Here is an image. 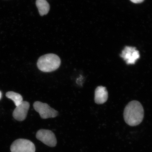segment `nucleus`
Listing matches in <instances>:
<instances>
[{
  "mask_svg": "<svg viewBox=\"0 0 152 152\" xmlns=\"http://www.w3.org/2000/svg\"><path fill=\"white\" fill-rule=\"evenodd\" d=\"M36 137L49 147H56L57 140L56 136L52 131L45 129H41L38 131L36 134Z\"/></svg>",
  "mask_w": 152,
  "mask_h": 152,
  "instance_id": "5",
  "label": "nucleus"
},
{
  "mask_svg": "<svg viewBox=\"0 0 152 152\" xmlns=\"http://www.w3.org/2000/svg\"><path fill=\"white\" fill-rule=\"evenodd\" d=\"M6 96L7 98L12 100L16 106H18L23 102L22 96L18 93L10 91L6 93Z\"/></svg>",
  "mask_w": 152,
  "mask_h": 152,
  "instance_id": "10",
  "label": "nucleus"
},
{
  "mask_svg": "<svg viewBox=\"0 0 152 152\" xmlns=\"http://www.w3.org/2000/svg\"><path fill=\"white\" fill-rule=\"evenodd\" d=\"M108 98V93L105 87L98 86L95 91L94 101L98 104H102L107 101Z\"/></svg>",
  "mask_w": 152,
  "mask_h": 152,
  "instance_id": "8",
  "label": "nucleus"
},
{
  "mask_svg": "<svg viewBox=\"0 0 152 152\" xmlns=\"http://www.w3.org/2000/svg\"><path fill=\"white\" fill-rule=\"evenodd\" d=\"M144 117L143 107L140 102L133 100L129 102L124 112V118L127 124L136 126L142 122Z\"/></svg>",
  "mask_w": 152,
  "mask_h": 152,
  "instance_id": "1",
  "label": "nucleus"
},
{
  "mask_svg": "<svg viewBox=\"0 0 152 152\" xmlns=\"http://www.w3.org/2000/svg\"><path fill=\"white\" fill-rule=\"evenodd\" d=\"M35 147L33 142L24 139H18L12 142L11 152H35Z\"/></svg>",
  "mask_w": 152,
  "mask_h": 152,
  "instance_id": "3",
  "label": "nucleus"
},
{
  "mask_svg": "<svg viewBox=\"0 0 152 152\" xmlns=\"http://www.w3.org/2000/svg\"><path fill=\"white\" fill-rule=\"evenodd\" d=\"M34 109L39 114L42 118L46 119L54 118L58 115V112L51 107L48 104L37 101L33 104Z\"/></svg>",
  "mask_w": 152,
  "mask_h": 152,
  "instance_id": "4",
  "label": "nucleus"
},
{
  "mask_svg": "<svg viewBox=\"0 0 152 152\" xmlns=\"http://www.w3.org/2000/svg\"><path fill=\"white\" fill-rule=\"evenodd\" d=\"M144 0H130L132 2L134 3H140L142 2Z\"/></svg>",
  "mask_w": 152,
  "mask_h": 152,
  "instance_id": "11",
  "label": "nucleus"
},
{
  "mask_svg": "<svg viewBox=\"0 0 152 152\" xmlns=\"http://www.w3.org/2000/svg\"><path fill=\"white\" fill-rule=\"evenodd\" d=\"M128 64H134L136 61L140 58L139 52L136 48L126 46L120 55Z\"/></svg>",
  "mask_w": 152,
  "mask_h": 152,
  "instance_id": "6",
  "label": "nucleus"
},
{
  "mask_svg": "<svg viewBox=\"0 0 152 152\" xmlns=\"http://www.w3.org/2000/svg\"><path fill=\"white\" fill-rule=\"evenodd\" d=\"M2 96V94L1 91H0V100L1 99V98Z\"/></svg>",
  "mask_w": 152,
  "mask_h": 152,
  "instance_id": "12",
  "label": "nucleus"
},
{
  "mask_svg": "<svg viewBox=\"0 0 152 152\" xmlns=\"http://www.w3.org/2000/svg\"><path fill=\"white\" fill-rule=\"evenodd\" d=\"M29 107V102L26 101L23 102L15 108L13 113V117L18 121H24L27 116Z\"/></svg>",
  "mask_w": 152,
  "mask_h": 152,
  "instance_id": "7",
  "label": "nucleus"
},
{
  "mask_svg": "<svg viewBox=\"0 0 152 152\" xmlns=\"http://www.w3.org/2000/svg\"><path fill=\"white\" fill-rule=\"evenodd\" d=\"M36 5L41 16L46 15L50 10V5L46 0H37Z\"/></svg>",
  "mask_w": 152,
  "mask_h": 152,
  "instance_id": "9",
  "label": "nucleus"
},
{
  "mask_svg": "<svg viewBox=\"0 0 152 152\" xmlns=\"http://www.w3.org/2000/svg\"><path fill=\"white\" fill-rule=\"evenodd\" d=\"M61 63L60 59L57 55L48 54L40 57L38 60L37 66L41 71L50 72L58 69Z\"/></svg>",
  "mask_w": 152,
  "mask_h": 152,
  "instance_id": "2",
  "label": "nucleus"
}]
</instances>
